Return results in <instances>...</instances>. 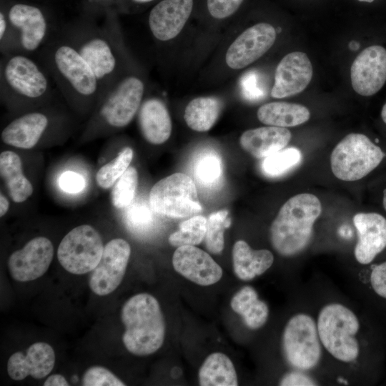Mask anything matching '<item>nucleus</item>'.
Returning <instances> with one entry per match:
<instances>
[{
    "instance_id": "41",
    "label": "nucleus",
    "mask_w": 386,
    "mask_h": 386,
    "mask_svg": "<svg viewBox=\"0 0 386 386\" xmlns=\"http://www.w3.org/2000/svg\"><path fill=\"white\" fill-rule=\"evenodd\" d=\"M59 184L60 188L65 192L76 194L81 192L85 187L84 177L74 172L67 171L61 174Z\"/></svg>"
},
{
    "instance_id": "22",
    "label": "nucleus",
    "mask_w": 386,
    "mask_h": 386,
    "mask_svg": "<svg viewBox=\"0 0 386 386\" xmlns=\"http://www.w3.org/2000/svg\"><path fill=\"white\" fill-rule=\"evenodd\" d=\"M55 364V353L48 343L39 342L32 344L26 353L16 352L8 360L7 372L14 380H22L27 376L35 379L46 377Z\"/></svg>"
},
{
    "instance_id": "24",
    "label": "nucleus",
    "mask_w": 386,
    "mask_h": 386,
    "mask_svg": "<svg viewBox=\"0 0 386 386\" xmlns=\"http://www.w3.org/2000/svg\"><path fill=\"white\" fill-rule=\"evenodd\" d=\"M291 137L287 128L267 126L246 130L239 137V144L252 157L262 159L284 149Z\"/></svg>"
},
{
    "instance_id": "20",
    "label": "nucleus",
    "mask_w": 386,
    "mask_h": 386,
    "mask_svg": "<svg viewBox=\"0 0 386 386\" xmlns=\"http://www.w3.org/2000/svg\"><path fill=\"white\" fill-rule=\"evenodd\" d=\"M357 234L354 253L362 264L371 263L386 247V219L375 212H360L353 217Z\"/></svg>"
},
{
    "instance_id": "7",
    "label": "nucleus",
    "mask_w": 386,
    "mask_h": 386,
    "mask_svg": "<svg viewBox=\"0 0 386 386\" xmlns=\"http://www.w3.org/2000/svg\"><path fill=\"white\" fill-rule=\"evenodd\" d=\"M317 332L321 344L338 360L350 362L359 355V344L355 338L360 328L357 316L340 303L325 305L320 312Z\"/></svg>"
},
{
    "instance_id": "12",
    "label": "nucleus",
    "mask_w": 386,
    "mask_h": 386,
    "mask_svg": "<svg viewBox=\"0 0 386 386\" xmlns=\"http://www.w3.org/2000/svg\"><path fill=\"white\" fill-rule=\"evenodd\" d=\"M14 32L19 52L36 53L56 33L43 11L38 6L16 3L6 13Z\"/></svg>"
},
{
    "instance_id": "6",
    "label": "nucleus",
    "mask_w": 386,
    "mask_h": 386,
    "mask_svg": "<svg viewBox=\"0 0 386 386\" xmlns=\"http://www.w3.org/2000/svg\"><path fill=\"white\" fill-rule=\"evenodd\" d=\"M147 83L136 64L125 71L97 104L99 124L110 129L125 127L138 114L144 101Z\"/></svg>"
},
{
    "instance_id": "36",
    "label": "nucleus",
    "mask_w": 386,
    "mask_h": 386,
    "mask_svg": "<svg viewBox=\"0 0 386 386\" xmlns=\"http://www.w3.org/2000/svg\"><path fill=\"white\" fill-rule=\"evenodd\" d=\"M301 158L302 154L298 149L284 148L265 157L262 164V169L267 175L279 176L299 164Z\"/></svg>"
},
{
    "instance_id": "1",
    "label": "nucleus",
    "mask_w": 386,
    "mask_h": 386,
    "mask_svg": "<svg viewBox=\"0 0 386 386\" xmlns=\"http://www.w3.org/2000/svg\"><path fill=\"white\" fill-rule=\"evenodd\" d=\"M59 31L93 70L101 86L102 97L125 71L136 65L119 25L112 19L103 27L81 21Z\"/></svg>"
},
{
    "instance_id": "25",
    "label": "nucleus",
    "mask_w": 386,
    "mask_h": 386,
    "mask_svg": "<svg viewBox=\"0 0 386 386\" xmlns=\"http://www.w3.org/2000/svg\"><path fill=\"white\" fill-rule=\"evenodd\" d=\"M233 268L241 280L249 281L265 272L273 264L272 253L267 249H252L243 241H237L232 249Z\"/></svg>"
},
{
    "instance_id": "2",
    "label": "nucleus",
    "mask_w": 386,
    "mask_h": 386,
    "mask_svg": "<svg viewBox=\"0 0 386 386\" xmlns=\"http://www.w3.org/2000/svg\"><path fill=\"white\" fill-rule=\"evenodd\" d=\"M36 53L39 61L69 102L80 109L99 103L102 89L95 74L59 30Z\"/></svg>"
},
{
    "instance_id": "35",
    "label": "nucleus",
    "mask_w": 386,
    "mask_h": 386,
    "mask_svg": "<svg viewBox=\"0 0 386 386\" xmlns=\"http://www.w3.org/2000/svg\"><path fill=\"white\" fill-rule=\"evenodd\" d=\"M138 172L129 167L113 186L111 201L114 207L122 209L131 204L138 185Z\"/></svg>"
},
{
    "instance_id": "34",
    "label": "nucleus",
    "mask_w": 386,
    "mask_h": 386,
    "mask_svg": "<svg viewBox=\"0 0 386 386\" xmlns=\"http://www.w3.org/2000/svg\"><path fill=\"white\" fill-rule=\"evenodd\" d=\"M228 213L227 210L212 213L207 221L205 245L207 250L212 254H220L224 249V231L231 224Z\"/></svg>"
},
{
    "instance_id": "19",
    "label": "nucleus",
    "mask_w": 386,
    "mask_h": 386,
    "mask_svg": "<svg viewBox=\"0 0 386 386\" xmlns=\"http://www.w3.org/2000/svg\"><path fill=\"white\" fill-rule=\"evenodd\" d=\"M172 264L177 272L201 286L214 284L222 277L221 267L207 252L194 245L178 247Z\"/></svg>"
},
{
    "instance_id": "16",
    "label": "nucleus",
    "mask_w": 386,
    "mask_h": 386,
    "mask_svg": "<svg viewBox=\"0 0 386 386\" xmlns=\"http://www.w3.org/2000/svg\"><path fill=\"white\" fill-rule=\"evenodd\" d=\"M353 89L360 95L377 94L386 83V49L378 44L364 49L350 69Z\"/></svg>"
},
{
    "instance_id": "38",
    "label": "nucleus",
    "mask_w": 386,
    "mask_h": 386,
    "mask_svg": "<svg viewBox=\"0 0 386 386\" xmlns=\"http://www.w3.org/2000/svg\"><path fill=\"white\" fill-rule=\"evenodd\" d=\"M150 207L145 203L133 204L126 214L128 226L133 230L142 231L149 228L153 222V214Z\"/></svg>"
},
{
    "instance_id": "23",
    "label": "nucleus",
    "mask_w": 386,
    "mask_h": 386,
    "mask_svg": "<svg viewBox=\"0 0 386 386\" xmlns=\"http://www.w3.org/2000/svg\"><path fill=\"white\" fill-rule=\"evenodd\" d=\"M137 116L141 134L147 142L159 145L169 139L172 123L168 109L162 99L155 96L144 99Z\"/></svg>"
},
{
    "instance_id": "4",
    "label": "nucleus",
    "mask_w": 386,
    "mask_h": 386,
    "mask_svg": "<svg viewBox=\"0 0 386 386\" xmlns=\"http://www.w3.org/2000/svg\"><path fill=\"white\" fill-rule=\"evenodd\" d=\"M321 212V202L312 194L301 193L290 198L270 227L273 248L284 257L304 251L312 239L313 226Z\"/></svg>"
},
{
    "instance_id": "21",
    "label": "nucleus",
    "mask_w": 386,
    "mask_h": 386,
    "mask_svg": "<svg viewBox=\"0 0 386 386\" xmlns=\"http://www.w3.org/2000/svg\"><path fill=\"white\" fill-rule=\"evenodd\" d=\"M49 114L44 111L25 112L10 122L1 131L2 142L22 149L35 147L49 130Z\"/></svg>"
},
{
    "instance_id": "50",
    "label": "nucleus",
    "mask_w": 386,
    "mask_h": 386,
    "mask_svg": "<svg viewBox=\"0 0 386 386\" xmlns=\"http://www.w3.org/2000/svg\"><path fill=\"white\" fill-rule=\"evenodd\" d=\"M359 1H361V2H367V3H372L375 0H358Z\"/></svg>"
},
{
    "instance_id": "37",
    "label": "nucleus",
    "mask_w": 386,
    "mask_h": 386,
    "mask_svg": "<svg viewBox=\"0 0 386 386\" xmlns=\"http://www.w3.org/2000/svg\"><path fill=\"white\" fill-rule=\"evenodd\" d=\"M83 386H124L121 380L108 369L102 366L88 368L82 377Z\"/></svg>"
},
{
    "instance_id": "18",
    "label": "nucleus",
    "mask_w": 386,
    "mask_h": 386,
    "mask_svg": "<svg viewBox=\"0 0 386 386\" xmlns=\"http://www.w3.org/2000/svg\"><path fill=\"white\" fill-rule=\"evenodd\" d=\"M312 75V65L305 53H289L277 66L271 96L282 99L297 94L308 86Z\"/></svg>"
},
{
    "instance_id": "39",
    "label": "nucleus",
    "mask_w": 386,
    "mask_h": 386,
    "mask_svg": "<svg viewBox=\"0 0 386 386\" xmlns=\"http://www.w3.org/2000/svg\"><path fill=\"white\" fill-rule=\"evenodd\" d=\"M244 0H206L209 15L215 20H225L232 16Z\"/></svg>"
},
{
    "instance_id": "40",
    "label": "nucleus",
    "mask_w": 386,
    "mask_h": 386,
    "mask_svg": "<svg viewBox=\"0 0 386 386\" xmlns=\"http://www.w3.org/2000/svg\"><path fill=\"white\" fill-rule=\"evenodd\" d=\"M0 51L1 55L19 52L18 43L6 14L0 12Z\"/></svg>"
},
{
    "instance_id": "47",
    "label": "nucleus",
    "mask_w": 386,
    "mask_h": 386,
    "mask_svg": "<svg viewBox=\"0 0 386 386\" xmlns=\"http://www.w3.org/2000/svg\"><path fill=\"white\" fill-rule=\"evenodd\" d=\"M381 118L384 123L386 124V103L383 105L381 110Z\"/></svg>"
},
{
    "instance_id": "13",
    "label": "nucleus",
    "mask_w": 386,
    "mask_h": 386,
    "mask_svg": "<svg viewBox=\"0 0 386 386\" xmlns=\"http://www.w3.org/2000/svg\"><path fill=\"white\" fill-rule=\"evenodd\" d=\"M277 31L270 24L260 22L241 32L228 46L224 54L226 66L238 71L261 58L273 46Z\"/></svg>"
},
{
    "instance_id": "5",
    "label": "nucleus",
    "mask_w": 386,
    "mask_h": 386,
    "mask_svg": "<svg viewBox=\"0 0 386 386\" xmlns=\"http://www.w3.org/2000/svg\"><path fill=\"white\" fill-rule=\"evenodd\" d=\"M121 319L125 327L122 342L132 354L149 355L162 346L165 322L154 296L139 293L130 297L122 308Z\"/></svg>"
},
{
    "instance_id": "49",
    "label": "nucleus",
    "mask_w": 386,
    "mask_h": 386,
    "mask_svg": "<svg viewBox=\"0 0 386 386\" xmlns=\"http://www.w3.org/2000/svg\"><path fill=\"white\" fill-rule=\"evenodd\" d=\"M338 382H340V383L347 385V382L346 380H345L343 378H341V377L338 378Z\"/></svg>"
},
{
    "instance_id": "9",
    "label": "nucleus",
    "mask_w": 386,
    "mask_h": 386,
    "mask_svg": "<svg viewBox=\"0 0 386 386\" xmlns=\"http://www.w3.org/2000/svg\"><path fill=\"white\" fill-rule=\"evenodd\" d=\"M149 199L154 212L169 218H184L202 209L195 183L183 173H174L158 181L152 187Z\"/></svg>"
},
{
    "instance_id": "30",
    "label": "nucleus",
    "mask_w": 386,
    "mask_h": 386,
    "mask_svg": "<svg viewBox=\"0 0 386 386\" xmlns=\"http://www.w3.org/2000/svg\"><path fill=\"white\" fill-rule=\"evenodd\" d=\"M222 109L219 99L213 96H198L187 104L184 119L192 130L204 132L216 123Z\"/></svg>"
},
{
    "instance_id": "28",
    "label": "nucleus",
    "mask_w": 386,
    "mask_h": 386,
    "mask_svg": "<svg viewBox=\"0 0 386 386\" xmlns=\"http://www.w3.org/2000/svg\"><path fill=\"white\" fill-rule=\"evenodd\" d=\"M232 310L239 315L247 327L257 330L267 322L269 315L267 305L258 298L255 290L250 286L241 288L232 297Z\"/></svg>"
},
{
    "instance_id": "27",
    "label": "nucleus",
    "mask_w": 386,
    "mask_h": 386,
    "mask_svg": "<svg viewBox=\"0 0 386 386\" xmlns=\"http://www.w3.org/2000/svg\"><path fill=\"white\" fill-rule=\"evenodd\" d=\"M257 116L264 124L286 128L306 122L310 113L307 107L299 104L272 102L262 105Z\"/></svg>"
},
{
    "instance_id": "48",
    "label": "nucleus",
    "mask_w": 386,
    "mask_h": 386,
    "mask_svg": "<svg viewBox=\"0 0 386 386\" xmlns=\"http://www.w3.org/2000/svg\"><path fill=\"white\" fill-rule=\"evenodd\" d=\"M382 204L385 209L386 210V189L383 191Z\"/></svg>"
},
{
    "instance_id": "51",
    "label": "nucleus",
    "mask_w": 386,
    "mask_h": 386,
    "mask_svg": "<svg viewBox=\"0 0 386 386\" xmlns=\"http://www.w3.org/2000/svg\"><path fill=\"white\" fill-rule=\"evenodd\" d=\"M94 1L101 2V1H107L110 0H94Z\"/></svg>"
},
{
    "instance_id": "43",
    "label": "nucleus",
    "mask_w": 386,
    "mask_h": 386,
    "mask_svg": "<svg viewBox=\"0 0 386 386\" xmlns=\"http://www.w3.org/2000/svg\"><path fill=\"white\" fill-rule=\"evenodd\" d=\"M282 386H313L316 382L304 372L299 371L290 372L285 374L279 382Z\"/></svg>"
},
{
    "instance_id": "42",
    "label": "nucleus",
    "mask_w": 386,
    "mask_h": 386,
    "mask_svg": "<svg viewBox=\"0 0 386 386\" xmlns=\"http://www.w3.org/2000/svg\"><path fill=\"white\" fill-rule=\"evenodd\" d=\"M370 282L374 292L379 297L386 300V261L372 268Z\"/></svg>"
},
{
    "instance_id": "29",
    "label": "nucleus",
    "mask_w": 386,
    "mask_h": 386,
    "mask_svg": "<svg viewBox=\"0 0 386 386\" xmlns=\"http://www.w3.org/2000/svg\"><path fill=\"white\" fill-rule=\"evenodd\" d=\"M202 386H237V375L232 360L222 352H214L204 361L199 370Z\"/></svg>"
},
{
    "instance_id": "44",
    "label": "nucleus",
    "mask_w": 386,
    "mask_h": 386,
    "mask_svg": "<svg viewBox=\"0 0 386 386\" xmlns=\"http://www.w3.org/2000/svg\"><path fill=\"white\" fill-rule=\"evenodd\" d=\"M68 383L66 378L59 374H54L50 375L46 378L44 383V386H68Z\"/></svg>"
},
{
    "instance_id": "8",
    "label": "nucleus",
    "mask_w": 386,
    "mask_h": 386,
    "mask_svg": "<svg viewBox=\"0 0 386 386\" xmlns=\"http://www.w3.org/2000/svg\"><path fill=\"white\" fill-rule=\"evenodd\" d=\"M385 157L382 149L366 135L352 133L335 147L330 156L334 175L340 180L353 182L367 176Z\"/></svg>"
},
{
    "instance_id": "33",
    "label": "nucleus",
    "mask_w": 386,
    "mask_h": 386,
    "mask_svg": "<svg viewBox=\"0 0 386 386\" xmlns=\"http://www.w3.org/2000/svg\"><path fill=\"white\" fill-rule=\"evenodd\" d=\"M133 154V149L127 147L114 159L102 166L96 174V182L99 187L104 189L113 187L129 167Z\"/></svg>"
},
{
    "instance_id": "14",
    "label": "nucleus",
    "mask_w": 386,
    "mask_h": 386,
    "mask_svg": "<svg viewBox=\"0 0 386 386\" xmlns=\"http://www.w3.org/2000/svg\"><path fill=\"white\" fill-rule=\"evenodd\" d=\"M131 254L129 244L124 239L110 240L104 248L100 261L91 271L89 286L97 295L105 296L121 284Z\"/></svg>"
},
{
    "instance_id": "45",
    "label": "nucleus",
    "mask_w": 386,
    "mask_h": 386,
    "mask_svg": "<svg viewBox=\"0 0 386 386\" xmlns=\"http://www.w3.org/2000/svg\"><path fill=\"white\" fill-rule=\"evenodd\" d=\"M9 207V202L7 198L1 193L0 194V217L6 214Z\"/></svg>"
},
{
    "instance_id": "46",
    "label": "nucleus",
    "mask_w": 386,
    "mask_h": 386,
    "mask_svg": "<svg viewBox=\"0 0 386 386\" xmlns=\"http://www.w3.org/2000/svg\"><path fill=\"white\" fill-rule=\"evenodd\" d=\"M132 3L137 4H149L153 1H155L157 0H130Z\"/></svg>"
},
{
    "instance_id": "15",
    "label": "nucleus",
    "mask_w": 386,
    "mask_h": 386,
    "mask_svg": "<svg viewBox=\"0 0 386 386\" xmlns=\"http://www.w3.org/2000/svg\"><path fill=\"white\" fill-rule=\"evenodd\" d=\"M53 257L51 242L44 237H35L9 256L7 262L9 272L11 277L18 282L34 280L47 271Z\"/></svg>"
},
{
    "instance_id": "31",
    "label": "nucleus",
    "mask_w": 386,
    "mask_h": 386,
    "mask_svg": "<svg viewBox=\"0 0 386 386\" xmlns=\"http://www.w3.org/2000/svg\"><path fill=\"white\" fill-rule=\"evenodd\" d=\"M193 174L201 186L215 187L220 183L222 176V164L219 155L212 150L199 154L193 165Z\"/></svg>"
},
{
    "instance_id": "17",
    "label": "nucleus",
    "mask_w": 386,
    "mask_h": 386,
    "mask_svg": "<svg viewBox=\"0 0 386 386\" xmlns=\"http://www.w3.org/2000/svg\"><path fill=\"white\" fill-rule=\"evenodd\" d=\"M194 0H161L150 10L148 27L153 38L159 43L174 40L188 22Z\"/></svg>"
},
{
    "instance_id": "26",
    "label": "nucleus",
    "mask_w": 386,
    "mask_h": 386,
    "mask_svg": "<svg viewBox=\"0 0 386 386\" xmlns=\"http://www.w3.org/2000/svg\"><path fill=\"white\" fill-rule=\"evenodd\" d=\"M0 174L11 199L21 203L33 194V186L24 176L20 157L12 151L0 154Z\"/></svg>"
},
{
    "instance_id": "32",
    "label": "nucleus",
    "mask_w": 386,
    "mask_h": 386,
    "mask_svg": "<svg viewBox=\"0 0 386 386\" xmlns=\"http://www.w3.org/2000/svg\"><path fill=\"white\" fill-rule=\"evenodd\" d=\"M207 219L202 216H194L182 222L179 229L169 237V244L174 247L197 245L205 237Z\"/></svg>"
},
{
    "instance_id": "10",
    "label": "nucleus",
    "mask_w": 386,
    "mask_h": 386,
    "mask_svg": "<svg viewBox=\"0 0 386 386\" xmlns=\"http://www.w3.org/2000/svg\"><path fill=\"white\" fill-rule=\"evenodd\" d=\"M282 349L287 362L297 370L313 369L322 355L317 324L307 314L292 316L282 335Z\"/></svg>"
},
{
    "instance_id": "3",
    "label": "nucleus",
    "mask_w": 386,
    "mask_h": 386,
    "mask_svg": "<svg viewBox=\"0 0 386 386\" xmlns=\"http://www.w3.org/2000/svg\"><path fill=\"white\" fill-rule=\"evenodd\" d=\"M50 76L43 65L21 52L1 55V99L12 107H26L45 102L53 93Z\"/></svg>"
},
{
    "instance_id": "11",
    "label": "nucleus",
    "mask_w": 386,
    "mask_h": 386,
    "mask_svg": "<svg viewBox=\"0 0 386 386\" xmlns=\"http://www.w3.org/2000/svg\"><path fill=\"white\" fill-rule=\"evenodd\" d=\"M104 244L100 234L89 224L74 227L61 239L57 249L60 264L74 274L92 271L100 261Z\"/></svg>"
}]
</instances>
